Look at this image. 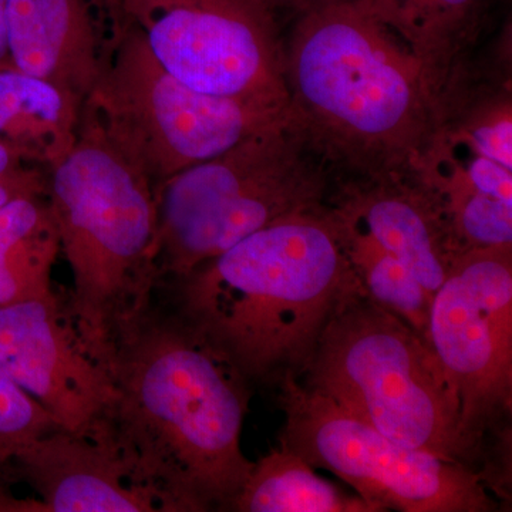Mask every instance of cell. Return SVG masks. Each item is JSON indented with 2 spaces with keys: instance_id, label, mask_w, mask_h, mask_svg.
<instances>
[{
  "instance_id": "603a6c76",
  "label": "cell",
  "mask_w": 512,
  "mask_h": 512,
  "mask_svg": "<svg viewBox=\"0 0 512 512\" xmlns=\"http://www.w3.org/2000/svg\"><path fill=\"white\" fill-rule=\"evenodd\" d=\"M258 5L264 6L265 9L271 10L272 13H275L276 9L279 8H293L296 3L301 2V0H254Z\"/></svg>"
},
{
  "instance_id": "7402d4cb",
  "label": "cell",
  "mask_w": 512,
  "mask_h": 512,
  "mask_svg": "<svg viewBox=\"0 0 512 512\" xmlns=\"http://www.w3.org/2000/svg\"><path fill=\"white\" fill-rule=\"evenodd\" d=\"M6 2L0 0V63L8 62V42H6Z\"/></svg>"
},
{
  "instance_id": "e0dca14e",
  "label": "cell",
  "mask_w": 512,
  "mask_h": 512,
  "mask_svg": "<svg viewBox=\"0 0 512 512\" xmlns=\"http://www.w3.org/2000/svg\"><path fill=\"white\" fill-rule=\"evenodd\" d=\"M59 231L47 197L0 208V308L53 295Z\"/></svg>"
},
{
  "instance_id": "d6986e66",
  "label": "cell",
  "mask_w": 512,
  "mask_h": 512,
  "mask_svg": "<svg viewBox=\"0 0 512 512\" xmlns=\"http://www.w3.org/2000/svg\"><path fill=\"white\" fill-rule=\"evenodd\" d=\"M339 222L343 248L363 289L429 342L433 295L389 252L345 214L330 207ZM430 343V342H429Z\"/></svg>"
},
{
  "instance_id": "52a82bcc",
  "label": "cell",
  "mask_w": 512,
  "mask_h": 512,
  "mask_svg": "<svg viewBox=\"0 0 512 512\" xmlns=\"http://www.w3.org/2000/svg\"><path fill=\"white\" fill-rule=\"evenodd\" d=\"M82 119L90 121L157 191L171 177L288 113L195 92L167 72L133 26L106 15L103 62Z\"/></svg>"
},
{
  "instance_id": "5bb4252c",
  "label": "cell",
  "mask_w": 512,
  "mask_h": 512,
  "mask_svg": "<svg viewBox=\"0 0 512 512\" xmlns=\"http://www.w3.org/2000/svg\"><path fill=\"white\" fill-rule=\"evenodd\" d=\"M6 42L13 66L84 103L103 62V0H8Z\"/></svg>"
},
{
  "instance_id": "ac0fdd59",
  "label": "cell",
  "mask_w": 512,
  "mask_h": 512,
  "mask_svg": "<svg viewBox=\"0 0 512 512\" xmlns=\"http://www.w3.org/2000/svg\"><path fill=\"white\" fill-rule=\"evenodd\" d=\"M231 511L372 512L359 495H348L319 477L284 444L254 463Z\"/></svg>"
},
{
  "instance_id": "7a4b0ae2",
  "label": "cell",
  "mask_w": 512,
  "mask_h": 512,
  "mask_svg": "<svg viewBox=\"0 0 512 512\" xmlns=\"http://www.w3.org/2000/svg\"><path fill=\"white\" fill-rule=\"evenodd\" d=\"M282 40L288 121L340 181L421 180L439 133L420 64L362 0H301Z\"/></svg>"
},
{
  "instance_id": "4fadbf2b",
  "label": "cell",
  "mask_w": 512,
  "mask_h": 512,
  "mask_svg": "<svg viewBox=\"0 0 512 512\" xmlns=\"http://www.w3.org/2000/svg\"><path fill=\"white\" fill-rule=\"evenodd\" d=\"M13 480L40 495L45 512H158L130 484L97 423L89 433L57 429L33 441L10 463Z\"/></svg>"
},
{
  "instance_id": "44dd1931",
  "label": "cell",
  "mask_w": 512,
  "mask_h": 512,
  "mask_svg": "<svg viewBox=\"0 0 512 512\" xmlns=\"http://www.w3.org/2000/svg\"><path fill=\"white\" fill-rule=\"evenodd\" d=\"M0 143V208L18 198L47 197V178Z\"/></svg>"
},
{
  "instance_id": "3957f363",
  "label": "cell",
  "mask_w": 512,
  "mask_h": 512,
  "mask_svg": "<svg viewBox=\"0 0 512 512\" xmlns=\"http://www.w3.org/2000/svg\"><path fill=\"white\" fill-rule=\"evenodd\" d=\"M360 284L330 211L266 225L156 295L249 383L299 379L336 306Z\"/></svg>"
},
{
  "instance_id": "6da1fadb",
  "label": "cell",
  "mask_w": 512,
  "mask_h": 512,
  "mask_svg": "<svg viewBox=\"0 0 512 512\" xmlns=\"http://www.w3.org/2000/svg\"><path fill=\"white\" fill-rule=\"evenodd\" d=\"M114 399L97 426L158 512L231 511L255 461L242 451L249 383L160 296L120 333Z\"/></svg>"
},
{
  "instance_id": "9a60e30c",
  "label": "cell",
  "mask_w": 512,
  "mask_h": 512,
  "mask_svg": "<svg viewBox=\"0 0 512 512\" xmlns=\"http://www.w3.org/2000/svg\"><path fill=\"white\" fill-rule=\"evenodd\" d=\"M83 101L55 84L0 63V143L28 163L47 168L79 136Z\"/></svg>"
},
{
  "instance_id": "ba28073f",
  "label": "cell",
  "mask_w": 512,
  "mask_h": 512,
  "mask_svg": "<svg viewBox=\"0 0 512 512\" xmlns=\"http://www.w3.org/2000/svg\"><path fill=\"white\" fill-rule=\"evenodd\" d=\"M276 386L285 413L279 444L348 483L372 512L497 510L473 468L396 443L295 376Z\"/></svg>"
},
{
  "instance_id": "9c48e42d",
  "label": "cell",
  "mask_w": 512,
  "mask_h": 512,
  "mask_svg": "<svg viewBox=\"0 0 512 512\" xmlns=\"http://www.w3.org/2000/svg\"><path fill=\"white\" fill-rule=\"evenodd\" d=\"M158 63L195 92L288 113L282 40L254 0H103Z\"/></svg>"
},
{
  "instance_id": "30bf717a",
  "label": "cell",
  "mask_w": 512,
  "mask_h": 512,
  "mask_svg": "<svg viewBox=\"0 0 512 512\" xmlns=\"http://www.w3.org/2000/svg\"><path fill=\"white\" fill-rule=\"evenodd\" d=\"M429 342L460 403L471 460L511 443L512 245L460 254L431 302Z\"/></svg>"
},
{
  "instance_id": "5b68a950",
  "label": "cell",
  "mask_w": 512,
  "mask_h": 512,
  "mask_svg": "<svg viewBox=\"0 0 512 512\" xmlns=\"http://www.w3.org/2000/svg\"><path fill=\"white\" fill-rule=\"evenodd\" d=\"M299 382L404 447L473 468L439 357L362 284L336 306Z\"/></svg>"
},
{
  "instance_id": "2e32d148",
  "label": "cell",
  "mask_w": 512,
  "mask_h": 512,
  "mask_svg": "<svg viewBox=\"0 0 512 512\" xmlns=\"http://www.w3.org/2000/svg\"><path fill=\"white\" fill-rule=\"evenodd\" d=\"M487 0H407L400 42L420 64L434 106L458 67L470 59Z\"/></svg>"
},
{
  "instance_id": "8992f818",
  "label": "cell",
  "mask_w": 512,
  "mask_h": 512,
  "mask_svg": "<svg viewBox=\"0 0 512 512\" xmlns=\"http://www.w3.org/2000/svg\"><path fill=\"white\" fill-rule=\"evenodd\" d=\"M325 167L288 120L165 181L156 191L158 286L272 222L328 207Z\"/></svg>"
},
{
  "instance_id": "ffe728a7",
  "label": "cell",
  "mask_w": 512,
  "mask_h": 512,
  "mask_svg": "<svg viewBox=\"0 0 512 512\" xmlns=\"http://www.w3.org/2000/svg\"><path fill=\"white\" fill-rule=\"evenodd\" d=\"M57 429L42 404L0 369V467L9 468L20 451Z\"/></svg>"
},
{
  "instance_id": "8fae6325",
  "label": "cell",
  "mask_w": 512,
  "mask_h": 512,
  "mask_svg": "<svg viewBox=\"0 0 512 512\" xmlns=\"http://www.w3.org/2000/svg\"><path fill=\"white\" fill-rule=\"evenodd\" d=\"M0 369L70 433H89L114 399L109 372L84 348L56 292L0 308Z\"/></svg>"
},
{
  "instance_id": "277c9868",
  "label": "cell",
  "mask_w": 512,
  "mask_h": 512,
  "mask_svg": "<svg viewBox=\"0 0 512 512\" xmlns=\"http://www.w3.org/2000/svg\"><path fill=\"white\" fill-rule=\"evenodd\" d=\"M47 200L73 275L66 311L84 348L107 370L120 333L156 296V191L80 117L72 150L49 168Z\"/></svg>"
},
{
  "instance_id": "7c38bea8",
  "label": "cell",
  "mask_w": 512,
  "mask_h": 512,
  "mask_svg": "<svg viewBox=\"0 0 512 512\" xmlns=\"http://www.w3.org/2000/svg\"><path fill=\"white\" fill-rule=\"evenodd\" d=\"M330 207L365 229L434 296L464 249L437 192L420 180L340 181Z\"/></svg>"
}]
</instances>
